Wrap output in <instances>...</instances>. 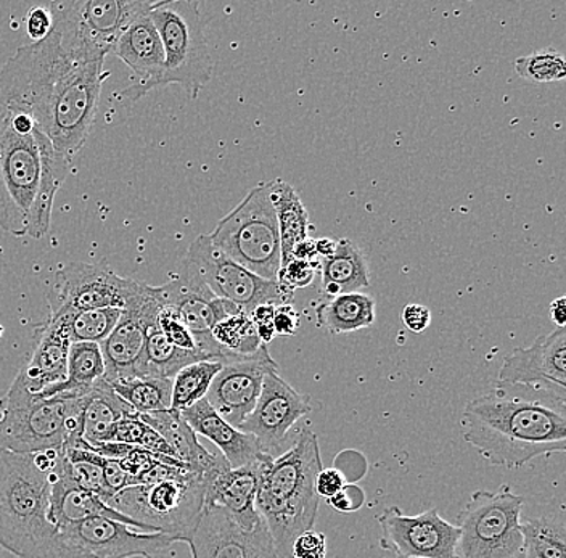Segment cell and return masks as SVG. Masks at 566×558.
<instances>
[{"mask_svg": "<svg viewBox=\"0 0 566 558\" xmlns=\"http://www.w3.org/2000/svg\"><path fill=\"white\" fill-rule=\"evenodd\" d=\"M104 56L76 51L52 33L23 45L0 69V108L27 113L73 160L95 125L109 72Z\"/></svg>", "mask_w": 566, "mask_h": 558, "instance_id": "6da1fadb", "label": "cell"}, {"mask_svg": "<svg viewBox=\"0 0 566 558\" xmlns=\"http://www.w3.org/2000/svg\"><path fill=\"white\" fill-rule=\"evenodd\" d=\"M463 440L494 467L518 468L566 451L564 406L534 399L483 394L467 402Z\"/></svg>", "mask_w": 566, "mask_h": 558, "instance_id": "7a4b0ae2", "label": "cell"}, {"mask_svg": "<svg viewBox=\"0 0 566 558\" xmlns=\"http://www.w3.org/2000/svg\"><path fill=\"white\" fill-rule=\"evenodd\" d=\"M321 470V448L317 434L311 430H301L277 457L261 459L256 510L279 558H293L295 539L316 525L321 501L316 478Z\"/></svg>", "mask_w": 566, "mask_h": 558, "instance_id": "3957f363", "label": "cell"}, {"mask_svg": "<svg viewBox=\"0 0 566 558\" xmlns=\"http://www.w3.org/2000/svg\"><path fill=\"white\" fill-rule=\"evenodd\" d=\"M60 452L0 451V546L18 558H41L55 536L49 504Z\"/></svg>", "mask_w": 566, "mask_h": 558, "instance_id": "277c9868", "label": "cell"}, {"mask_svg": "<svg viewBox=\"0 0 566 558\" xmlns=\"http://www.w3.org/2000/svg\"><path fill=\"white\" fill-rule=\"evenodd\" d=\"M212 473L186 470L176 478L154 485L129 486L112 496L106 505L147 526L151 533H165L176 543H187L203 512Z\"/></svg>", "mask_w": 566, "mask_h": 558, "instance_id": "5b68a950", "label": "cell"}, {"mask_svg": "<svg viewBox=\"0 0 566 558\" xmlns=\"http://www.w3.org/2000/svg\"><path fill=\"white\" fill-rule=\"evenodd\" d=\"M272 180L258 183L219 221L211 242L240 266L265 281H277L282 267L281 235L271 201Z\"/></svg>", "mask_w": 566, "mask_h": 558, "instance_id": "8992f818", "label": "cell"}, {"mask_svg": "<svg viewBox=\"0 0 566 558\" xmlns=\"http://www.w3.org/2000/svg\"><path fill=\"white\" fill-rule=\"evenodd\" d=\"M150 19L157 27L165 51V69L158 87L177 84L190 101L200 95L214 72L210 45L205 36L200 6L195 0L157 2Z\"/></svg>", "mask_w": 566, "mask_h": 558, "instance_id": "52a82bcc", "label": "cell"}, {"mask_svg": "<svg viewBox=\"0 0 566 558\" xmlns=\"http://www.w3.org/2000/svg\"><path fill=\"white\" fill-rule=\"evenodd\" d=\"M83 398H51L39 401L13 380L0 398V451L31 454L63 450L70 423L84 411Z\"/></svg>", "mask_w": 566, "mask_h": 558, "instance_id": "ba28073f", "label": "cell"}, {"mask_svg": "<svg viewBox=\"0 0 566 558\" xmlns=\"http://www.w3.org/2000/svg\"><path fill=\"white\" fill-rule=\"evenodd\" d=\"M523 504L507 485L475 491L458 517L455 558H522Z\"/></svg>", "mask_w": 566, "mask_h": 558, "instance_id": "9c48e42d", "label": "cell"}, {"mask_svg": "<svg viewBox=\"0 0 566 558\" xmlns=\"http://www.w3.org/2000/svg\"><path fill=\"white\" fill-rule=\"evenodd\" d=\"M154 0H59L49 2L52 33L76 51L112 54L130 21L151 12Z\"/></svg>", "mask_w": 566, "mask_h": 558, "instance_id": "30bf717a", "label": "cell"}, {"mask_svg": "<svg viewBox=\"0 0 566 558\" xmlns=\"http://www.w3.org/2000/svg\"><path fill=\"white\" fill-rule=\"evenodd\" d=\"M42 161L31 136H18L9 112L0 108V229L9 235H28L31 211L38 199Z\"/></svg>", "mask_w": 566, "mask_h": 558, "instance_id": "8fae6325", "label": "cell"}, {"mask_svg": "<svg viewBox=\"0 0 566 558\" xmlns=\"http://www.w3.org/2000/svg\"><path fill=\"white\" fill-rule=\"evenodd\" d=\"M175 543L165 533H139L109 518H87L59 526L41 558H157Z\"/></svg>", "mask_w": 566, "mask_h": 558, "instance_id": "7c38bea8", "label": "cell"}, {"mask_svg": "<svg viewBox=\"0 0 566 558\" xmlns=\"http://www.w3.org/2000/svg\"><path fill=\"white\" fill-rule=\"evenodd\" d=\"M186 261L218 298L232 303L243 313L251 314L258 306H282L293 302V292L283 288L277 281H265L240 266L211 242L210 235L193 240Z\"/></svg>", "mask_w": 566, "mask_h": 558, "instance_id": "4fadbf2b", "label": "cell"}, {"mask_svg": "<svg viewBox=\"0 0 566 558\" xmlns=\"http://www.w3.org/2000/svg\"><path fill=\"white\" fill-rule=\"evenodd\" d=\"M145 282L124 278L108 266L106 260L97 264L70 263L56 271L53 287L48 293L51 313L118 307L124 309L139 298Z\"/></svg>", "mask_w": 566, "mask_h": 558, "instance_id": "5bb4252c", "label": "cell"}, {"mask_svg": "<svg viewBox=\"0 0 566 558\" xmlns=\"http://www.w3.org/2000/svg\"><path fill=\"white\" fill-rule=\"evenodd\" d=\"M151 295L158 305L175 310L179 319L192 331L198 348L211 359H226L228 356L212 340L211 330L226 317L243 313L240 307L218 298L201 281L189 261L184 260L179 274L161 285L151 287Z\"/></svg>", "mask_w": 566, "mask_h": 558, "instance_id": "9a60e30c", "label": "cell"}, {"mask_svg": "<svg viewBox=\"0 0 566 558\" xmlns=\"http://www.w3.org/2000/svg\"><path fill=\"white\" fill-rule=\"evenodd\" d=\"M381 549L396 558H455L459 528L441 517L438 508L406 515L389 507L378 517Z\"/></svg>", "mask_w": 566, "mask_h": 558, "instance_id": "2e32d148", "label": "cell"}, {"mask_svg": "<svg viewBox=\"0 0 566 558\" xmlns=\"http://www.w3.org/2000/svg\"><path fill=\"white\" fill-rule=\"evenodd\" d=\"M310 412L311 397L298 393L275 370L264 377L260 398L240 430L258 441L264 455L277 457L296 423Z\"/></svg>", "mask_w": 566, "mask_h": 558, "instance_id": "e0dca14e", "label": "cell"}, {"mask_svg": "<svg viewBox=\"0 0 566 558\" xmlns=\"http://www.w3.org/2000/svg\"><path fill=\"white\" fill-rule=\"evenodd\" d=\"M275 370L279 364L268 346L251 356H228L205 399L226 422L240 429L260 398L264 377Z\"/></svg>", "mask_w": 566, "mask_h": 558, "instance_id": "ac0fdd59", "label": "cell"}, {"mask_svg": "<svg viewBox=\"0 0 566 558\" xmlns=\"http://www.w3.org/2000/svg\"><path fill=\"white\" fill-rule=\"evenodd\" d=\"M192 558H279L264 522L247 529L216 505H205L187 539Z\"/></svg>", "mask_w": 566, "mask_h": 558, "instance_id": "d6986e66", "label": "cell"}, {"mask_svg": "<svg viewBox=\"0 0 566 558\" xmlns=\"http://www.w3.org/2000/svg\"><path fill=\"white\" fill-rule=\"evenodd\" d=\"M499 380L507 385L536 388L565 404L566 330L557 327L536 338L528 348L513 349L499 370Z\"/></svg>", "mask_w": 566, "mask_h": 558, "instance_id": "ffe728a7", "label": "cell"}, {"mask_svg": "<svg viewBox=\"0 0 566 558\" xmlns=\"http://www.w3.org/2000/svg\"><path fill=\"white\" fill-rule=\"evenodd\" d=\"M158 313L159 305L151 295V285L145 284L139 298L124 307L112 334L98 345L105 362V381L116 383L137 377L145 340L148 330L157 324Z\"/></svg>", "mask_w": 566, "mask_h": 558, "instance_id": "44dd1931", "label": "cell"}, {"mask_svg": "<svg viewBox=\"0 0 566 558\" xmlns=\"http://www.w3.org/2000/svg\"><path fill=\"white\" fill-rule=\"evenodd\" d=\"M112 54L126 63L136 77L133 86L119 92V101L133 104L148 92L157 90L158 80L165 69V51L150 13L127 24Z\"/></svg>", "mask_w": 566, "mask_h": 558, "instance_id": "7402d4cb", "label": "cell"}, {"mask_svg": "<svg viewBox=\"0 0 566 558\" xmlns=\"http://www.w3.org/2000/svg\"><path fill=\"white\" fill-rule=\"evenodd\" d=\"M71 345L66 314L49 313L48 320L34 328L33 352L18 372L17 383L39 394L65 380Z\"/></svg>", "mask_w": 566, "mask_h": 558, "instance_id": "603a6c76", "label": "cell"}, {"mask_svg": "<svg viewBox=\"0 0 566 558\" xmlns=\"http://www.w3.org/2000/svg\"><path fill=\"white\" fill-rule=\"evenodd\" d=\"M109 518L124 523L139 533H151L147 526L124 517L119 512L113 510L95 494L88 493L73 482L66 467L65 454L60 452L59 461L51 472V504H49V522L53 526L66 523L83 522L87 518Z\"/></svg>", "mask_w": 566, "mask_h": 558, "instance_id": "cb8c5ba5", "label": "cell"}, {"mask_svg": "<svg viewBox=\"0 0 566 558\" xmlns=\"http://www.w3.org/2000/svg\"><path fill=\"white\" fill-rule=\"evenodd\" d=\"M260 462L242 468H230L226 465L212 473L205 505L224 508L243 528L251 529L260 525L263 522L256 510Z\"/></svg>", "mask_w": 566, "mask_h": 558, "instance_id": "d4e9b609", "label": "cell"}, {"mask_svg": "<svg viewBox=\"0 0 566 558\" xmlns=\"http://www.w3.org/2000/svg\"><path fill=\"white\" fill-rule=\"evenodd\" d=\"M197 436L208 438L221 451L230 468H242L264 457L260 444L251 434L226 422L207 399L180 412Z\"/></svg>", "mask_w": 566, "mask_h": 558, "instance_id": "484cf974", "label": "cell"}, {"mask_svg": "<svg viewBox=\"0 0 566 558\" xmlns=\"http://www.w3.org/2000/svg\"><path fill=\"white\" fill-rule=\"evenodd\" d=\"M142 422L155 430L175 451L176 459L192 472L212 473L229 465L221 454H211L201 446L197 434L190 429L179 411L154 412L139 415Z\"/></svg>", "mask_w": 566, "mask_h": 558, "instance_id": "4316f807", "label": "cell"}, {"mask_svg": "<svg viewBox=\"0 0 566 558\" xmlns=\"http://www.w3.org/2000/svg\"><path fill=\"white\" fill-rule=\"evenodd\" d=\"M34 137L39 154H41L42 178L38 199H35L33 211H31L28 235L33 239H42L51 229L53 200L63 183L70 178L73 160L60 154L38 127H34Z\"/></svg>", "mask_w": 566, "mask_h": 558, "instance_id": "83f0119b", "label": "cell"}, {"mask_svg": "<svg viewBox=\"0 0 566 558\" xmlns=\"http://www.w3.org/2000/svg\"><path fill=\"white\" fill-rule=\"evenodd\" d=\"M318 271L322 275L321 292L327 298L370 288L369 264L353 240H338L335 253L318 260Z\"/></svg>", "mask_w": 566, "mask_h": 558, "instance_id": "f1b7e54d", "label": "cell"}, {"mask_svg": "<svg viewBox=\"0 0 566 558\" xmlns=\"http://www.w3.org/2000/svg\"><path fill=\"white\" fill-rule=\"evenodd\" d=\"M105 376L101 346L95 343H73L70 348L66 379L34 394L39 401L51 398H83Z\"/></svg>", "mask_w": 566, "mask_h": 558, "instance_id": "f546056e", "label": "cell"}, {"mask_svg": "<svg viewBox=\"0 0 566 558\" xmlns=\"http://www.w3.org/2000/svg\"><path fill=\"white\" fill-rule=\"evenodd\" d=\"M137 414L129 404L123 401L102 379L86 394L83 411V440L88 446L108 443L109 433L119 420Z\"/></svg>", "mask_w": 566, "mask_h": 558, "instance_id": "4dcf8cb0", "label": "cell"}, {"mask_svg": "<svg viewBox=\"0 0 566 558\" xmlns=\"http://www.w3.org/2000/svg\"><path fill=\"white\" fill-rule=\"evenodd\" d=\"M271 201L281 235L282 266L293 260V250L310 236V214L296 190L282 179L271 183Z\"/></svg>", "mask_w": 566, "mask_h": 558, "instance_id": "1f68e13d", "label": "cell"}, {"mask_svg": "<svg viewBox=\"0 0 566 558\" xmlns=\"http://www.w3.org/2000/svg\"><path fill=\"white\" fill-rule=\"evenodd\" d=\"M316 320L331 335L369 328L375 323V299L367 293L334 296L316 307Z\"/></svg>", "mask_w": 566, "mask_h": 558, "instance_id": "d6a6232c", "label": "cell"}, {"mask_svg": "<svg viewBox=\"0 0 566 558\" xmlns=\"http://www.w3.org/2000/svg\"><path fill=\"white\" fill-rule=\"evenodd\" d=\"M198 360H210L201 352L186 351L177 348L159 330L158 324L148 330L145 340L144 352L137 366V377H155V379H175V376L184 367Z\"/></svg>", "mask_w": 566, "mask_h": 558, "instance_id": "836d02e7", "label": "cell"}, {"mask_svg": "<svg viewBox=\"0 0 566 558\" xmlns=\"http://www.w3.org/2000/svg\"><path fill=\"white\" fill-rule=\"evenodd\" d=\"M523 536L522 557L566 558V525L564 507L551 515L520 518Z\"/></svg>", "mask_w": 566, "mask_h": 558, "instance_id": "e575fe53", "label": "cell"}, {"mask_svg": "<svg viewBox=\"0 0 566 558\" xmlns=\"http://www.w3.org/2000/svg\"><path fill=\"white\" fill-rule=\"evenodd\" d=\"M109 387L139 415L171 409V379L134 377V379L109 383Z\"/></svg>", "mask_w": 566, "mask_h": 558, "instance_id": "d590c367", "label": "cell"}, {"mask_svg": "<svg viewBox=\"0 0 566 558\" xmlns=\"http://www.w3.org/2000/svg\"><path fill=\"white\" fill-rule=\"evenodd\" d=\"M222 369L221 359L198 360L184 367L172 379L171 409L186 411L195 402L207 398L212 380Z\"/></svg>", "mask_w": 566, "mask_h": 558, "instance_id": "8d00e7d4", "label": "cell"}, {"mask_svg": "<svg viewBox=\"0 0 566 558\" xmlns=\"http://www.w3.org/2000/svg\"><path fill=\"white\" fill-rule=\"evenodd\" d=\"M211 337L226 356H251L265 346L247 313L233 314L216 324Z\"/></svg>", "mask_w": 566, "mask_h": 558, "instance_id": "74e56055", "label": "cell"}, {"mask_svg": "<svg viewBox=\"0 0 566 558\" xmlns=\"http://www.w3.org/2000/svg\"><path fill=\"white\" fill-rule=\"evenodd\" d=\"M69 319L71 343H95L101 345L112 334L122 317L123 309L60 310Z\"/></svg>", "mask_w": 566, "mask_h": 558, "instance_id": "f35d334b", "label": "cell"}, {"mask_svg": "<svg viewBox=\"0 0 566 558\" xmlns=\"http://www.w3.org/2000/svg\"><path fill=\"white\" fill-rule=\"evenodd\" d=\"M515 72L523 80L534 84L560 83L566 77V63L557 49H541L516 59Z\"/></svg>", "mask_w": 566, "mask_h": 558, "instance_id": "ab89813d", "label": "cell"}, {"mask_svg": "<svg viewBox=\"0 0 566 558\" xmlns=\"http://www.w3.org/2000/svg\"><path fill=\"white\" fill-rule=\"evenodd\" d=\"M157 324L159 330H161L163 334L168 337V340L171 341L172 345H176L177 348L186 349V351L201 352V355H205V352L198 348L192 331H190L189 328L186 327V324L179 319V316H177L175 310L168 309V307L159 306ZM208 358H210V356H208Z\"/></svg>", "mask_w": 566, "mask_h": 558, "instance_id": "60d3db41", "label": "cell"}, {"mask_svg": "<svg viewBox=\"0 0 566 558\" xmlns=\"http://www.w3.org/2000/svg\"><path fill=\"white\" fill-rule=\"evenodd\" d=\"M318 271V260L303 261L290 260L289 263L283 264L281 272H279L277 282L283 288L290 289L295 293V289L310 287L313 284L316 272Z\"/></svg>", "mask_w": 566, "mask_h": 558, "instance_id": "b9f144b4", "label": "cell"}, {"mask_svg": "<svg viewBox=\"0 0 566 558\" xmlns=\"http://www.w3.org/2000/svg\"><path fill=\"white\" fill-rule=\"evenodd\" d=\"M293 558H327V538L322 533L304 531L292 547Z\"/></svg>", "mask_w": 566, "mask_h": 558, "instance_id": "7bdbcfd3", "label": "cell"}, {"mask_svg": "<svg viewBox=\"0 0 566 558\" xmlns=\"http://www.w3.org/2000/svg\"><path fill=\"white\" fill-rule=\"evenodd\" d=\"M24 23H27L28 36L33 39V42L42 41L52 31L53 20L51 10H49L48 6L31 7L28 10Z\"/></svg>", "mask_w": 566, "mask_h": 558, "instance_id": "ee69618b", "label": "cell"}, {"mask_svg": "<svg viewBox=\"0 0 566 558\" xmlns=\"http://www.w3.org/2000/svg\"><path fill=\"white\" fill-rule=\"evenodd\" d=\"M366 503V494L356 485H345L338 494L328 499V504L335 510L343 512V514H352V512L359 510Z\"/></svg>", "mask_w": 566, "mask_h": 558, "instance_id": "f6af8a7d", "label": "cell"}, {"mask_svg": "<svg viewBox=\"0 0 566 558\" xmlns=\"http://www.w3.org/2000/svg\"><path fill=\"white\" fill-rule=\"evenodd\" d=\"M275 307L272 305L258 306L256 309L251 310L250 317L253 320L254 328H256L258 337L268 346L269 343L274 340V316Z\"/></svg>", "mask_w": 566, "mask_h": 558, "instance_id": "bcb514c9", "label": "cell"}, {"mask_svg": "<svg viewBox=\"0 0 566 558\" xmlns=\"http://www.w3.org/2000/svg\"><path fill=\"white\" fill-rule=\"evenodd\" d=\"M345 485V475L338 468H322L316 478V493L318 497H325L328 501Z\"/></svg>", "mask_w": 566, "mask_h": 558, "instance_id": "7dc6e473", "label": "cell"}, {"mask_svg": "<svg viewBox=\"0 0 566 558\" xmlns=\"http://www.w3.org/2000/svg\"><path fill=\"white\" fill-rule=\"evenodd\" d=\"M300 317L290 305L275 307L274 331L275 337H293L298 330Z\"/></svg>", "mask_w": 566, "mask_h": 558, "instance_id": "c3c4849f", "label": "cell"}, {"mask_svg": "<svg viewBox=\"0 0 566 558\" xmlns=\"http://www.w3.org/2000/svg\"><path fill=\"white\" fill-rule=\"evenodd\" d=\"M105 483L108 489L112 491L113 496L119 491L126 489L130 486V476L127 475L126 470L119 464V461L113 459H105L104 464Z\"/></svg>", "mask_w": 566, "mask_h": 558, "instance_id": "681fc988", "label": "cell"}, {"mask_svg": "<svg viewBox=\"0 0 566 558\" xmlns=\"http://www.w3.org/2000/svg\"><path fill=\"white\" fill-rule=\"evenodd\" d=\"M402 320L413 334H422L431 324V313L427 306L407 305L402 310Z\"/></svg>", "mask_w": 566, "mask_h": 558, "instance_id": "f907efd6", "label": "cell"}, {"mask_svg": "<svg viewBox=\"0 0 566 558\" xmlns=\"http://www.w3.org/2000/svg\"><path fill=\"white\" fill-rule=\"evenodd\" d=\"M7 112H9L10 127L15 130L18 136H31L33 134L35 125L30 115L21 112H10V109H7Z\"/></svg>", "mask_w": 566, "mask_h": 558, "instance_id": "816d5d0a", "label": "cell"}, {"mask_svg": "<svg viewBox=\"0 0 566 558\" xmlns=\"http://www.w3.org/2000/svg\"><path fill=\"white\" fill-rule=\"evenodd\" d=\"M293 257L303 261H316V240L310 239V236H307L306 240H303V242L298 243V245L295 246V250H293Z\"/></svg>", "mask_w": 566, "mask_h": 558, "instance_id": "f5cc1de1", "label": "cell"}, {"mask_svg": "<svg viewBox=\"0 0 566 558\" xmlns=\"http://www.w3.org/2000/svg\"><path fill=\"white\" fill-rule=\"evenodd\" d=\"M565 296H558L557 299L551 303V319L552 323L557 324V327H565Z\"/></svg>", "mask_w": 566, "mask_h": 558, "instance_id": "db71d44e", "label": "cell"}, {"mask_svg": "<svg viewBox=\"0 0 566 558\" xmlns=\"http://www.w3.org/2000/svg\"><path fill=\"white\" fill-rule=\"evenodd\" d=\"M336 242H338V240H332V239L316 240L317 260H324V257H331L332 254L335 253Z\"/></svg>", "mask_w": 566, "mask_h": 558, "instance_id": "11a10c76", "label": "cell"}]
</instances>
